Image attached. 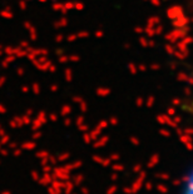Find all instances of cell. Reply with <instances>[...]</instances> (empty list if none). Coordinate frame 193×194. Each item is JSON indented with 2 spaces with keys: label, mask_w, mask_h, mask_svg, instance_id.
<instances>
[{
  "label": "cell",
  "mask_w": 193,
  "mask_h": 194,
  "mask_svg": "<svg viewBox=\"0 0 193 194\" xmlns=\"http://www.w3.org/2000/svg\"><path fill=\"white\" fill-rule=\"evenodd\" d=\"M192 108H193V102H192Z\"/></svg>",
  "instance_id": "obj_1"
}]
</instances>
